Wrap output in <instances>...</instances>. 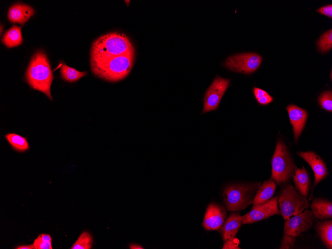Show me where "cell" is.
Returning <instances> with one entry per match:
<instances>
[{
  "mask_svg": "<svg viewBox=\"0 0 332 249\" xmlns=\"http://www.w3.org/2000/svg\"><path fill=\"white\" fill-rule=\"evenodd\" d=\"M60 72L62 79L70 83L77 82L87 74V72H80L74 68L68 67L63 62L62 64Z\"/></svg>",
  "mask_w": 332,
  "mask_h": 249,
  "instance_id": "22",
  "label": "cell"
},
{
  "mask_svg": "<svg viewBox=\"0 0 332 249\" xmlns=\"http://www.w3.org/2000/svg\"><path fill=\"white\" fill-rule=\"evenodd\" d=\"M25 78L33 89L43 92L52 100L51 86L54 76L49 61L42 51L36 52L32 57Z\"/></svg>",
  "mask_w": 332,
  "mask_h": 249,
  "instance_id": "2",
  "label": "cell"
},
{
  "mask_svg": "<svg viewBox=\"0 0 332 249\" xmlns=\"http://www.w3.org/2000/svg\"><path fill=\"white\" fill-rule=\"evenodd\" d=\"M256 100L259 105H267L272 102L273 100V98L269 94H267Z\"/></svg>",
  "mask_w": 332,
  "mask_h": 249,
  "instance_id": "30",
  "label": "cell"
},
{
  "mask_svg": "<svg viewBox=\"0 0 332 249\" xmlns=\"http://www.w3.org/2000/svg\"><path fill=\"white\" fill-rule=\"evenodd\" d=\"M261 182L233 183L224 188L223 201L230 211L244 209L252 203L254 196Z\"/></svg>",
  "mask_w": 332,
  "mask_h": 249,
  "instance_id": "4",
  "label": "cell"
},
{
  "mask_svg": "<svg viewBox=\"0 0 332 249\" xmlns=\"http://www.w3.org/2000/svg\"><path fill=\"white\" fill-rule=\"evenodd\" d=\"M279 213L286 221L296 215L309 206V200L300 194L290 184L285 183L280 186V190L277 196Z\"/></svg>",
  "mask_w": 332,
  "mask_h": 249,
  "instance_id": "6",
  "label": "cell"
},
{
  "mask_svg": "<svg viewBox=\"0 0 332 249\" xmlns=\"http://www.w3.org/2000/svg\"><path fill=\"white\" fill-rule=\"evenodd\" d=\"M1 41L8 48L16 47L21 44L23 39L21 27L16 25L11 27L4 33Z\"/></svg>",
  "mask_w": 332,
  "mask_h": 249,
  "instance_id": "20",
  "label": "cell"
},
{
  "mask_svg": "<svg viewBox=\"0 0 332 249\" xmlns=\"http://www.w3.org/2000/svg\"><path fill=\"white\" fill-rule=\"evenodd\" d=\"M230 80L217 76L206 90L204 97L202 113L216 110L220 101L230 86Z\"/></svg>",
  "mask_w": 332,
  "mask_h": 249,
  "instance_id": "8",
  "label": "cell"
},
{
  "mask_svg": "<svg viewBox=\"0 0 332 249\" xmlns=\"http://www.w3.org/2000/svg\"><path fill=\"white\" fill-rule=\"evenodd\" d=\"M40 240L46 242H52V238L50 235L41 234L38 237Z\"/></svg>",
  "mask_w": 332,
  "mask_h": 249,
  "instance_id": "32",
  "label": "cell"
},
{
  "mask_svg": "<svg viewBox=\"0 0 332 249\" xmlns=\"http://www.w3.org/2000/svg\"><path fill=\"white\" fill-rule=\"evenodd\" d=\"M35 249H52L51 242H46L37 238L33 244Z\"/></svg>",
  "mask_w": 332,
  "mask_h": 249,
  "instance_id": "28",
  "label": "cell"
},
{
  "mask_svg": "<svg viewBox=\"0 0 332 249\" xmlns=\"http://www.w3.org/2000/svg\"><path fill=\"white\" fill-rule=\"evenodd\" d=\"M5 137L12 148L19 152H23L29 148L26 138L15 133H8Z\"/></svg>",
  "mask_w": 332,
  "mask_h": 249,
  "instance_id": "21",
  "label": "cell"
},
{
  "mask_svg": "<svg viewBox=\"0 0 332 249\" xmlns=\"http://www.w3.org/2000/svg\"><path fill=\"white\" fill-rule=\"evenodd\" d=\"M315 230L324 245L329 249H332V220L317 221Z\"/></svg>",
  "mask_w": 332,
  "mask_h": 249,
  "instance_id": "19",
  "label": "cell"
},
{
  "mask_svg": "<svg viewBox=\"0 0 332 249\" xmlns=\"http://www.w3.org/2000/svg\"><path fill=\"white\" fill-rule=\"evenodd\" d=\"M252 92L256 100L268 94L266 91L257 87H253L252 88Z\"/></svg>",
  "mask_w": 332,
  "mask_h": 249,
  "instance_id": "31",
  "label": "cell"
},
{
  "mask_svg": "<svg viewBox=\"0 0 332 249\" xmlns=\"http://www.w3.org/2000/svg\"><path fill=\"white\" fill-rule=\"evenodd\" d=\"M295 241L296 238L295 237L284 234L280 249H292L295 245Z\"/></svg>",
  "mask_w": 332,
  "mask_h": 249,
  "instance_id": "26",
  "label": "cell"
},
{
  "mask_svg": "<svg viewBox=\"0 0 332 249\" xmlns=\"http://www.w3.org/2000/svg\"><path fill=\"white\" fill-rule=\"evenodd\" d=\"M295 189L302 195L307 197L310 187V180L308 173L305 167L296 168L293 176Z\"/></svg>",
  "mask_w": 332,
  "mask_h": 249,
  "instance_id": "18",
  "label": "cell"
},
{
  "mask_svg": "<svg viewBox=\"0 0 332 249\" xmlns=\"http://www.w3.org/2000/svg\"><path fill=\"white\" fill-rule=\"evenodd\" d=\"M262 60V57L256 53H243L229 57L223 65L232 71L250 74L257 70Z\"/></svg>",
  "mask_w": 332,
  "mask_h": 249,
  "instance_id": "7",
  "label": "cell"
},
{
  "mask_svg": "<svg viewBox=\"0 0 332 249\" xmlns=\"http://www.w3.org/2000/svg\"><path fill=\"white\" fill-rule=\"evenodd\" d=\"M16 249H35L33 244L28 245H21L15 248Z\"/></svg>",
  "mask_w": 332,
  "mask_h": 249,
  "instance_id": "33",
  "label": "cell"
},
{
  "mask_svg": "<svg viewBox=\"0 0 332 249\" xmlns=\"http://www.w3.org/2000/svg\"><path fill=\"white\" fill-rule=\"evenodd\" d=\"M271 163V179L277 185L288 183L297 167L286 146L281 140L277 142Z\"/></svg>",
  "mask_w": 332,
  "mask_h": 249,
  "instance_id": "5",
  "label": "cell"
},
{
  "mask_svg": "<svg viewBox=\"0 0 332 249\" xmlns=\"http://www.w3.org/2000/svg\"><path fill=\"white\" fill-rule=\"evenodd\" d=\"M290 123L293 126L294 141L297 143L307 121L308 112L304 109L294 104L286 107Z\"/></svg>",
  "mask_w": 332,
  "mask_h": 249,
  "instance_id": "13",
  "label": "cell"
},
{
  "mask_svg": "<svg viewBox=\"0 0 332 249\" xmlns=\"http://www.w3.org/2000/svg\"><path fill=\"white\" fill-rule=\"evenodd\" d=\"M310 208L314 218L319 221L328 220L332 217V203L330 200L315 198Z\"/></svg>",
  "mask_w": 332,
  "mask_h": 249,
  "instance_id": "16",
  "label": "cell"
},
{
  "mask_svg": "<svg viewBox=\"0 0 332 249\" xmlns=\"http://www.w3.org/2000/svg\"><path fill=\"white\" fill-rule=\"evenodd\" d=\"M129 249H144L141 246L137 244H131L129 246Z\"/></svg>",
  "mask_w": 332,
  "mask_h": 249,
  "instance_id": "34",
  "label": "cell"
},
{
  "mask_svg": "<svg viewBox=\"0 0 332 249\" xmlns=\"http://www.w3.org/2000/svg\"><path fill=\"white\" fill-rule=\"evenodd\" d=\"M2 25H1V26H0V31H0V34L2 33Z\"/></svg>",
  "mask_w": 332,
  "mask_h": 249,
  "instance_id": "35",
  "label": "cell"
},
{
  "mask_svg": "<svg viewBox=\"0 0 332 249\" xmlns=\"http://www.w3.org/2000/svg\"><path fill=\"white\" fill-rule=\"evenodd\" d=\"M135 54H129L105 59L90 60L91 71L96 77L111 82L126 77L133 65Z\"/></svg>",
  "mask_w": 332,
  "mask_h": 249,
  "instance_id": "3",
  "label": "cell"
},
{
  "mask_svg": "<svg viewBox=\"0 0 332 249\" xmlns=\"http://www.w3.org/2000/svg\"><path fill=\"white\" fill-rule=\"evenodd\" d=\"M279 213L277 196H275L262 204L252 206L248 213L243 216V224L259 222Z\"/></svg>",
  "mask_w": 332,
  "mask_h": 249,
  "instance_id": "10",
  "label": "cell"
},
{
  "mask_svg": "<svg viewBox=\"0 0 332 249\" xmlns=\"http://www.w3.org/2000/svg\"><path fill=\"white\" fill-rule=\"evenodd\" d=\"M227 216L223 206L215 203H210L206 209L202 225L206 230H218L224 223Z\"/></svg>",
  "mask_w": 332,
  "mask_h": 249,
  "instance_id": "11",
  "label": "cell"
},
{
  "mask_svg": "<svg viewBox=\"0 0 332 249\" xmlns=\"http://www.w3.org/2000/svg\"><path fill=\"white\" fill-rule=\"evenodd\" d=\"M34 12L31 6L24 3H17L10 7L7 16L10 22L23 25L33 15Z\"/></svg>",
  "mask_w": 332,
  "mask_h": 249,
  "instance_id": "15",
  "label": "cell"
},
{
  "mask_svg": "<svg viewBox=\"0 0 332 249\" xmlns=\"http://www.w3.org/2000/svg\"><path fill=\"white\" fill-rule=\"evenodd\" d=\"M93 244V238L87 231L83 232L73 244L71 249H90Z\"/></svg>",
  "mask_w": 332,
  "mask_h": 249,
  "instance_id": "24",
  "label": "cell"
},
{
  "mask_svg": "<svg viewBox=\"0 0 332 249\" xmlns=\"http://www.w3.org/2000/svg\"><path fill=\"white\" fill-rule=\"evenodd\" d=\"M243 224V216H241L239 213H232L219 229L223 241L225 242L236 237Z\"/></svg>",
  "mask_w": 332,
  "mask_h": 249,
  "instance_id": "14",
  "label": "cell"
},
{
  "mask_svg": "<svg viewBox=\"0 0 332 249\" xmlns=\"http://www.w3.org/2000/svg\"><path fill=\"white\" fill-rule=\"evenodd\" d=\"M297 154L304 159L311 167L315 175L312 191L328 174V170L324 161L312 151L298 152Z\"/></svg>",
  "mask_w": 332,
  "mask_h": 249,
  "instance_id": "12",
  "label": "cell"
},
{
  "mask_svg": "<svg viewBox=\"0 0 332 249\" xmlns=\"http://www.w3.org/2000/svg\"><path fill=\"white\" fill-rule=\"evenodd\" d=\"M276 189V183L269 179L263 182L258 187L254 196L252 206L262 204L272 197Z\"/></svg>",
  "mask_w": 332,
  "mask_h": 249,
  "instance_id": "17",
  "label": "cell"
},
{
  "mask_svg": "<svg viewBox=\"0 0 332 249\" xmlns=\"http://www.w3.org/2000/svg\"><path fill=\"white\" fill-rule=\"evenodd\" d=\"M135 54L130 39L117 32L104 34L97 38L91 48L90 60L105 59L120 55Z\"/></svg>",
  "mask_w": 332,
  "mask_h": 249,
  "instance_id": "1",
  "label": "cell"
},
{
  "mask_svg": "<svg viewBox=\"0 0 332 249\" xmlns=\"http://www.w3.org/2000/svg\"><path fill=\"white\" fill-rule=\"evenodd\" d=\"M240 242L236 237L231 238L225 241V243L222 247L223 249H241L239 245Z\"/></svg>",
  "mask_w": 332,
  "mask_h": 249,
  "instance_id": "27",
  "label": "cell"
},
{
  "mask_svg": "<svg viewBox=\"0 0 332 249\" xmlns=\"http://www.w3.org/2000/svg\"><path fill=\"white\" fill-rule=\"evenodd\" d=\"M285 221L284 234L296 237L309 230L315 218L311 210H306Z\"/></svg>",
  "mask_w": 332,
  "mask_h": 249,
  "instance_id": "9",
  "label": "cell"
},
{
  "mask_svg": "<svg viewBox=\"0 0 332 249\" xmlns=\"http://www.w3.org/2000/svg\"><path fill=\"white\" fill-rule=\"evenodd\" d=\"M317 47L321 52L324 53L329 51L332 47V30L324 32L317 41Z\"/></svg>",
  "mask_w": 332,
  "mask_h": 249,
  "instance_id": "23",
  "label": "cell"
},
{
  "mask_svg": "<svg viewBox=\"0 0 332 249\" xmlns=\"http://www.w3.org/2000/svg\"><path fill=\"white\" fill-rule=\"evenodd\" d=\"M321 107L324 110L332 111V92L331 90H326L322 92L318 99Z\"/></svg>",
  "mask_w": 332,
  "mask_h": 249,
  "instance_id": "25",
  "label": "cell"
},
{
  "mask_svg": "<svg viewBox=\"0 0 332 249\" xmlns=\"http://www.w3.org/2000/svg\"><path fill=\"white\" fill-rule=\"evenodd\" d=\"M319 13L329 17H332V5L331 4L324 5L317 9Z\"/></svg>",
  "mask_w": 332,
  "mask_h": 249,
  "instance_id": "29",
  "label": "cell"
}]
</instances>
